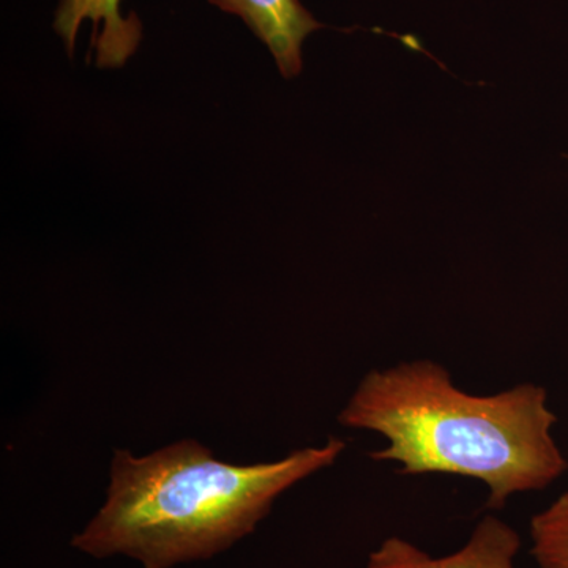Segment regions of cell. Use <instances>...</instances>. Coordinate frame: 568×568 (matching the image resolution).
<instances>
[{"mask_svg":"<svg viewBox=\"0 0 568 568\" xmlns=\"http://www.w3.org/2000/svg\"><path fill=\"white\" fill-rule=\"evenodd\" d=\"M92 24L91 51L100 69H119L133 58L142 39V24L134 13L122 14V0H61L54 31L69 54L77 47L82 22Z\"/></svg>","mask_w":568,"mask_h":568,"instance_id":"cell-4","label":"cell"},{"mask_svg":"<svg viewBox=\"0 0 568 568\" xmlns=\"http://www.w3.org/2000/svg\"><path fill=\"white\" fill-rule=\"evenodd\" d=\"M216 9L245 22L271 54L280 73L294 78L302 71V44L323 28L301 0H209Z\"/></svg>","mask_w":568,"mask_h":568,"instance_id":"cell-5","label":"cell"},{"mask_svg":"<svg viewBox=\"0 0 568 568\" xmlns=\"http://www.w3.org/2000/svg\"><path fill=\"white\" fill-rule=\"evenodd\" d=\"M521 549L517 530L495 515L477 523L465 547L433 558L402 537H388L369 555L366 568H517Z\"/></svg>","mask_w":568,"mask_h":568,"instance_id":"cell-3","label":"cell"},{"mask_svg":"<svg viewBox=\"0 0 568 568\" xmlns=\"http://www.w3.org/2000/svg\"><path fill=\"white\" fill-rule=\"evenodd\" d=\"M345 448L331 439L253 466L219 462L196 440L141 458L115 452L106 503L71 547L97 559L125 556L142 568L211 559L250 536L276 497L334 465Z\"/></svg>","mask_w":568,"mask_h":568,"instance_id":"cell-2","label":"cell"},{"mask_svg":"<svg viewBox=\"0 0 568 568\" xmlns=\"http://www.w3.org/2000/svg\"><path fill=\"white\" fill-rule=\"evenodd\" d=\"M347 428L386 437L376 462L399 463L403 476L450 474L487 485L489 508L519 493L555 484L568 463L552 437L558 417L548 394L519 384L495 395H473L432 361L372 369L338 417Z\"/></svg>","mask_w":568,"mask_h":568,"instance_id":"cell-1","label":"cell"},{"mask_svg":"<svg viewBox=\"0 0 568 568\" xmlns=\"http://www.w3.org/2000/svg\"><path fill=\"white\" fill-rule=\"evenodd\" d=\"M530 540L538 568H568V491L534 515Z\"/></svg>","mask_w":568,"mask_h":568,"instance_id":"cell-6","label":"cell"}]
</instances>
